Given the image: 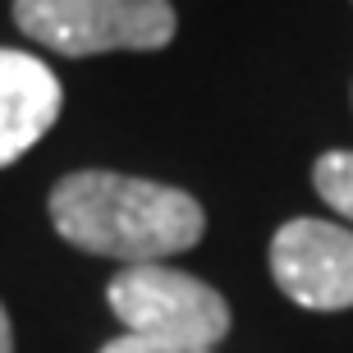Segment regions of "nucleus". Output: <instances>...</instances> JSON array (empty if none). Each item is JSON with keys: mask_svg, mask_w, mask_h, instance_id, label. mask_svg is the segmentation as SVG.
Here are the masks:
<instances>
[{"mask_svg": "<svg viewBox=\"0 0 353 353\" xmlns=\"http://www.w3.org/2000/svg\"><path fill=\"white\" fill-rule=\"evenodd\" d=\"M46 207L65 243L92 257H115L124 266L188 252L207 230V216L193 193L110 170L65 174L51 188Z\"/></svg>", "mask_w": 353, "mask_h": 353, "instance_id": "nucleus-1", "label": "nucleus"}, {"mask_svg": "<svg viewBox=\"0 0 353 353\" xmlns=\"http://www.w3.org/2000/svg\"><path fill=\"white\" fill-rule=\"evenodd\" d=\"M271 275L299 307H353V230L330 221H289L271 239Z\"/></svg>", "mask_w": 353, "mask_h": 353, "instance_id": "nucleus-4", "label": "nucleus"}, {"mask_svg": "<svg viewBox=\"0 0 353 353\" xmlns=\"http://www.w3.org/2000/svg\"><path fill=\"white\" fill-rule=\"evenodd\" d=\"M312 183L326 197V207H335L344 221H353V152H326L312 165Z\"/></svg>", "mask_w": 353, "mask_h": 353, "instance_id": "nucleus-6", "label": "nucleus"}, {"mask_svg": "<svg viewBox=\"0 0 353 353\" xmlns=\"http://www.w3.org/2000/svg\"><path fill=\"white\" fill-rule=\"evenodd\" d=\"M14 23L55 55L161 51L174 37L170 0H14Z\"/></svg>", "mask_w": 353, "mask_h": 353, "instance_id": "nucleus-3", "label": "nucleus"}, {"mask_svg": "<svg viewBox=\"0 0 353 353\" xmlns=\"http://www.w3.org/2000/svg\"><path fill=\"white\" fill-rule=\"evenodd\" d=\"M65 92L46 60L0 46V170L14 165L60 119Z\"/></svg>", "mask_w": 353, "mask_h": 353, "instance_id": "nucleus-5", "label": "nucleus"}, {"mask_svg": "<svg viewBox=\"0 0 353 353\" xmlns=\"http://www.w3.org/2000/svg\"><path fill=\"white\" fill-rule=\"evenodd\" d=\"M0 353H14V330H10V312L0 303Z\"/></svg>", "mask_w": 353, "mask_h": 353, "instance_id": "nucleus-8", "label": "nucleus"}, {"mask_svg": "<svg viewBox=\"0 0 353 353\" xmlns=\"http://www.w3.org/2000/svg\"><path fill=\"white\" fill-rule=\"evenodd\" d=\"M110 312L124 335H143L183 349H216L230 335V303L197 275L174 271L165 262L124 266L105 289Z\"/></svg>", "mask_w": 353, "mask_h": 353, "instance_id": "nucleus-2", "label": "nucleus"}, {"mask_svg": "<svg viewBox=\"0 0 353 353\" xmlns=\"http://www.w3.org/2000/svg\"><path fill=\"white\" fill-rule=\"evenodd\" d=\"M101 353H211V349H183V344H161L143 340V335H119V340L101 344Z\"/></svg>", "mask_w": 353, "mask_h": 353, "instance_id": "nucleus-7", "label": "nucleus"}]
</instances>
